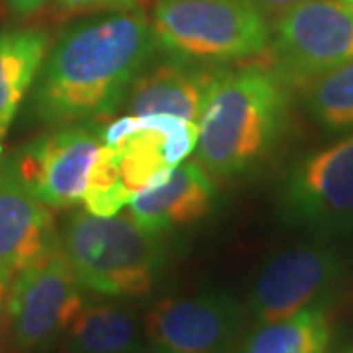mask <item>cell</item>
I'll use <instances>...</instances> for the list:
<instances>
[{
    "label": "cell",
    "mask_w": 353,
    "mask_h": 353,
    "mask_svg": "<svg viewBox=\"0 0 353 353\" xmlns=\"http://www.w3.org/2000/svg\"><path fill=\"white\" fill-rule=\"evenodd\" d=\"M67 12H92V10H128L141 0H57Z\"/></svg>",
    "instance_id": "18"
},
{
    "label": "cell",
    "mask_w": 353,
    "mask_h": 353,
    "mask_svg": "<svg viewBox=\"0 0 353 353\" xmlns=\"http://www.w3.org/2000/svg\"><path fill=\"white\" fill-rule=\"evenodd\" d=\"M55 241L51 208L30 192L8 157L0 163V275L12 279Z\"/></svg>",
    "instance_id": "12"
},
{
    "label": "cell",
    "mask_w": 353,
    "mask_h": 353,
    "mask_svg": "<svg viewBox=\"0 0 353 353\" xmlns=\"http://www.w3.org/2000/svg\"><path fill=\"white\" fill-rule=\"evenodd\" d=\"M65 338L69 353H145L143 320L126 304H83Z\"/></svg>",
    "instance_id": "15"
},
{
    "label": "cell",
    "mask_w": 353,
    "mask_h": 353,
    "mask_svg": "<svg viewBox=\"0 0 353 353\" xmlns=\"http://www.w3.org/2000/svg\"><path fill=\"white\" fill-rule=\"evenodd\" d=\"M332 322L326 304L257 324L236 353H328Z\"/></svg>",
    "instance_id": "16"
},
{
    "label": "cell",
    "mask_w": 353,
    "mask_h": 353,
    "mask_svg": "<svg viewBox=\"0 0 353 353\" xmlns=\"http://www.w3.org/2000/svg\"><path fill=\"white\" fill-rule=\"evenodd\" d=\"M8 6L18 14H32L41 8L48 0H6Z\"/></svg>",
    "instance_id": "20"
},
{
    "label": "cell",
    "mask_w": 353,
    "mask_h": 353,
    "mask_svg": "<svg viewBox=\"0 0 353 353\" xmlns=\"http://www.w3.org/2000/svg\"><path fill=\"white\" fill-rule=\"evenodd\" d=\"M152 30L165 55L199 63L259 57L271 41L263 10L250 0H157Z\"/></svg>",
    "instance_id": "4"
},
{
    "label": "cell",
    "mask_w": 353,
    "mask_h": 353,
    "mask_svg": "<svg viewBox=\"0 0 353 353\" xmlns=\"http://www.w3.org/2000/svg\"><path fill=\"white\" fill-rule=\"evenodd\" d=\"M341 353H353V345H350V347H345V350H343V352Z\"/></svg>",
    "instance_id": "22"
},
{
    "label": "cell",
    "mask_w": 353,
    "mask_h": 353,
    "mask_svg": "<svg viewBox=\"0 0 353 353\" xmlns=\"http://www.w3.org/2000/svg\"><path fill=\"white\" fill-rule=\"evenodd\" d=\"M281 204L292 222L341 226L353 222V134L308 153L289 171Z\"/></svg>",
    "instance_id": "10"
},
{
    "label": "cell",
    "mask_w": 353,
    "mask_h": 353,
    "mask_svg": "<svg viewBox=\"0 0 353 353\" xmlns=\"http://www.w3.org/2000/svg\"><path fill=\"white\" fill-rule=\"evenodd\" d=\"M50 50V34L39 28L0 30V148L20 104L32 90Z\"/></svg>",
    "instance_id": "14"
},
{
    "label": "cell",
    "mask_w": 353,
    "mask_h": 353,
    "mask_svg": "<svg viewBox=\"0 0 353 353\" xmlns=\"http://www.w3.org/2000/svg\"><path fill=\"white\" fill-rule=\"evenodd\" d=\"M241 326L243 308L226 290L163 296L143 318L145 353H228Z\"/></svg>",
    "instance_id": "7"
},
{
    "label": "cell",
    "mask_w": 353,
    "mask_h": 353,
    "mask_svg": "<svg viewBox=\"0 0 353 353\" xmlns=\"http://www.w3.org/2000/svg\"><path fill=\"white\" fill-rule=\"evenodd\" d=\"M250 2H253L261 10H279V8L287 10L290 6H294L299 2H304V0H250Z\"/></svg>",
    "instance_id": "21"
},
{
    "label": "cell",
    "mask_w": 353,
    "mask_h": 353,
    "mask_svg": "<svg viewBox=\"0 0 353 353\" xmlns=\"http://www.w3.org/2000/svg\"><path fill=\"white\" fill-rule=\"evenodd\" d=\"M265 67L289 88L353 59V8L343 0H304L279 16Z\"/></svg>",
    "instance_id": "5"
},
{
    "label": "cell",
    "mask_w": 353,
    "mask_h": 353,
    "mask_svg": "<svg viewBox=\"0 0 353 353\" xmlns=\"http://www.w3.org/2000/svg\"><path fill=\"white\" fill-rule=\"evenodd\" d=\"M343 277V259L328 245H296L271 255L253 279L248 308L257 324L324 304Z\"/></svg>",
    "instance_id": "8"
},
{
    "label": "cell",
    "mask_w": 353,
    "mask_h": 353,
    "mask_svg": "<svg viewBox=\"0 0 353 353\" xmlns=\"http://www.w3.org/2000/svg\"><path fill=\"white\" fill-rule=\"evenodd\" d=\"M214 179L192 159L175 165L161 185L136 194L128 212L145 232L169 236L204 220L214 208Z\"/></svg>",
    "instance_id": "13"
},
{
    "label": "cell",
    "mask_w": 353,
    "mask_h": 353,
    "mask_svg": "<svg viewBox=\"0 0 353 353\" xmlns=\"http://www.w3.org/2000/svg\"><path fill=\"white\" fill-rule=\"evenodd\" d=\"M157 51L141 10L79 20L50 46L32 87V112L55 128L99 124L126 102Z\"/></svg>",
    "instance_id": "1"
},
{
    "label": "cell",
    "mask_w": 353,
    "mask_h": 353,
    "mask_svg": "<svg viewBox=\"0 0 353 353\" xmlns=\"http://www.w3.org/2000/svg\"><path fill=\"white\" fill-rule=\"evenodd\" d=\"M83 287L57 241L12 277L8 312L16 352H46L83 308Z\"/></svg>",
    "instance_id": "6"
},
{
    "label": "cell",
    "mask_w": 353,
    "mask_h": 353,
    "mask_svg": "<svg viewBox=\"0 0 353 353\" xmlns=\"http://www.w3.org/2000/svg\"><path fill=\"white\" fill-rule=\"evenodd\" d=\"M304 104L318 126L332 134L353 130V59L304 87Z\"/></svg>",
    "instance_id": "17"
},
{
    "label": "cell",
    "mask_w": 353,
    "mask_h": 353,
    "mask_svg": "<svg viewBox=\"0 0 353 353\" xmlns=\"http://www.w3.org/2000/svg\"><path fill=\"white\" fill-rule=\"evenodd\" d=\"M10 285H12V279L0 275V353H8V341H12L10 312H8Z\"/></svg>",
    "instance_id": "19"
},
{
    "label": "cell",
    "mask_w": 353,
    "mask_h": 353,
    "mask_svg": "<svg viewBox=\"0 0 353 353\" xmlns=\"http://www.w3.org/2000/svg\"><path fill=\"white\" fill-rule=\"evenodd\" d=\"M101 148L99 124L61 126L26 143L12 161L39 202L50 208H69L83 199L88 171Z\"/></svg>",
    "instance_id": "9"
},
{
    "label": "cell",
    "mask_w": 353,
    "mask_h": 353,
    "mask_svg": "<svg viewBox=\"0 0 353 353\" xmlns=\"http://www.w3.org/2000/svg\"><path fill=\"white\" fill-rule=\"evenodd\" d=\"M59 245L83 290L108 299L148 294L169 261L165 236L145 232L130 212L94 216L77 210L61 226Z\"/></svg>",
    "instance_id": "3"
},
{
    "label": "cell",
    "mask_w": 353,
    "mask_h": 353,
    "mask_svg": "<svg viewBox=\"0 0 353 353\" xmlns=\"http://www.w3.org/2000/svg\"><path fill=\"white\" fill-rule=\"evenodd\" d=\"M343 2H345V4H350V6L353 8V0H343Z\"/></svg>",
    "instance_id": "23"
},
{
    "label": "cell",
    "mask_w": 353,
    "mask_h": 353,
    "mask_svg": "<svg viewBox=\"0 0 353 353\" xmlns=\"http://www.w3.org/2000/svg\"><path fill=\"white\" fill-rule=\"evenodd\" d=\"M226 65L199 63L165 55L159 63H150L126 97V114H169L199 124L206 102L226 73Z\"/></svg>",
    "instance_id": "11"
},
{
    "label": "cell",
    "mask_w": 353,
    "mask_h": 353,
    "mask_svg": "<svg viewBox=\"0 0 353 353\" xmlns=\"http://www.w3.org/2000/svg\"><path fill=\"white\" fill-rule=\"evenodd\" d=\"M290 88L267 67L228 69L199 120L196 161L212 179L248 175L283 134Z\"/></svg>",
    "instance_id": "2"
}]
</instances>
